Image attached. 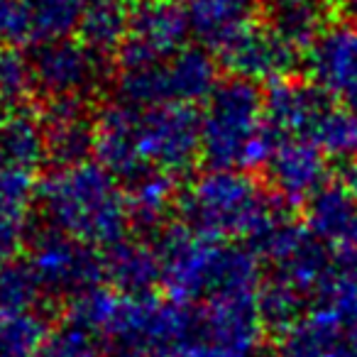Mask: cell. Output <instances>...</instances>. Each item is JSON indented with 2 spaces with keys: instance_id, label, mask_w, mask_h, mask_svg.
Here are the masks:
<instances>
[{
  "instance_id": "cb8c5ba5",
  "label": "cell",
  "mask_w": 357,
  "mask_h": 357,
  "mask_svg": "<svg viewBox=\"0 0 357 357\" xmlns=\"http://www.w3.org/2000/svg\"><path fill=\"white\" fill-rule=\"evenodd\" d=\"M311 142L333 162L347 164L357 159V110L331 103V108L318 120Z\"/></svg>"
},
{
  "instance_id": "603a6c76",
  "label": "cell",
  "mask_w": 357,
  "mask_h": 357,
  "mask_svg": "<svg viewBox=\"0 0 357 357\" xmlns=\"http://www.w3.org/2000/svg\"><path fill=\"white\" fill-rule=\"evenodd\" d=\"M130 25V10L123 6V0H105L98 6L84 10L79 22V40L89 45L100 56L105 52H118L125 42Z\"/></svg>"
},
{
  "instance_id": "e575fe53",
  "label": "cell",
  "mask_w": 357,
  "mask_h": 357,
  "mask_svg": "<svg viewBox=\"0 0 357 357\" xmlns=\"http://www.w3.org/2000/svg\"><path fill=\"white\" fill-rule=\"evenodd\" d=\"M120 357H169L167 352H154V350H128Z\"/></svg>"
},
{
  "instance_id": "1f68e13d",
  "label": "cell",
  "mask_w": 357,
  "mask_h": 357,
  "mask_svg": "<svg viewBox=\"0 0 357 357\" xmlns=\"http://www.w3.org/2000/svg\"><path fill=\"white\" fill-rule=\"evenodd\" d=\"M340 181L347 186V189L352 191V194L357 196V159H352V162L342 164V169H340Z\"/></svg>"
},
{
  "instance_id": "d590c367",
  "label": "cell",
  "mask_w": 357,
  "mask_h": 357,
  "mask_svg": "<svg viewBox=\"0 0 357 357\" xmlns=\"http://www.w3.org/2000/svg\"><path fill=\"white\" fill-rule=\"evenodd\" d=\"M76 3H79V6L86 10V8H91V6H98V3H105V0H76Z\"/></svg>"
},
{
  "instance_id": "30bf717a",
  "label": "cell",
  "mask_w": 357,
  "mask_h": 357,
  "mask_svg": "<svg viewBox=\"0 0 357 357\" xmlns=\"http://www.w3.org/2000/svg\"><path fill=\"white\" fill-rule=\"evenodd\" d=\"M189 37L191 27L184 6L176 0H142L130 10L128 35L115 52L118 64L123 71H135L167 61L189 47Z\"/></svg>"
},
{
  "instance_id": "2e32d148",
  "label": "cell",
  "mask_w": 357,
  "mask_h": 357,
  "mask_svg": "<svg viewBox=\"0 0 357 357\" xmlns=\"http://www.w3.org/2000/svg\"><path fill=\"white\" fill-rule=\"evenodd\" d=\"M331 103L333 100L308 79H282L269 84L264 93V123L274 139H311L318 120L331 108Z\"/></svg>"
},
{
  "instance_id": "d6a6232c",
  "label": "cell",
  "mask_w": 357,
  "mask_h": 357,
  "mask_svg": "<svg viewBox=\"0 0 357 357\" xmlns=\"http://www.w3.org/2000/svg\"><path fill=\"white\" fill-rule=\"evenodd\" d=\"M296 3L313 13H321V15H328L331 6H335V0H296Z\"/></svg>"
},
{
  "instance_id": "ffe728a7",
  "label": "cell",
  "mask_w": 357,
  "mask_h": 357,
  "mask_svg": "<svg viewBox=\"0 0 357 357\" xmlns=\"http://www.w3.org/2000/svg\"><path fill=\"white\" fill-rule=\"evenodd\" d=\"M105 282L120 294H152L162 284V262H159L157 245L144 240H128L113 245L103 255Z\"/></svg>"
},
{
  "instance_id": "d6986e66",
  "label": "cell",
  "mask_w": 357,
  "mask_h": 357,
  "mask_svg": "<svg viewBox=\"0 0 357 357\" xmlns=\"http://www.w3.org/2000/svg\"><path fill=\"white\" fill-rule=\"evenodd\" d=\"M262 0H186L191 35L208 50L220 52L228 42L257 22Z\"/></svg>"
},
{
  "instance_id": "ac0fdd59",
  "label": "cell",
  "mask_w": 357,
  "mask_h": 357,
  "mask_svg": "<svg viewBox=\"0 0 357 357\" xmlns=\"http://www.w3.org/2000/svg\"><path fill=\"white\" fill-rule=\"evenodd\" d=\"M47 132V157L56 167L86 162L93 154V120L86 113L84 98H56L42 115Z\"/></svg>"
},
{
  "instance_id": "9c48e42d",
  "label": "cell",
  "mask_w": 357,
  "mask_h": 357,
  "mask_svg": "<svg viewBox=\"0 0 357 357\" xmlns=\"http://www.w3.org/2000/svg\"><path fill=\"white\" fill-rule=\"evenodd\" d=\"M139 144L149 172L181 176L201 157V113L194 105L139 110Z\"/></svg>"
},
{
  "instance_id": "f546056e",
  "label": "cell",
  "mask_w": 357,
  "mask_h": 357,
  "mask_svg": "<svg viewBox=\"0 0 357 357\" xmlns=\"http://www.w3.org/2000/svg\"><path fill=\"white\" fill-rule=\"evenodd\" d=\"M35 40L27 0H0V47H17Z\"/></svg>"
},
{
  "instance_id": "5bb4252c",
  "label": "cell",
  "mask_w": 357,
  "mask_h": 357,
  "mask_svg": "<svg viewBox=\"0 0 357 357\" xmlns=\"http://www.w3.org/2000/svg\"><path fill=\"white\" fill-rule=\"evenodd\" d=\"M267 181L284 204H306L328 184V157L306 137L274 139L267 164Z\"/></svg>"
},
{
  "instance_id": "ba28073f",
  "label": "cell",
  "mask_w": 357,
  "mask_h": 357,
  "mask_svg": "<svg viewBox=\"0 0 357 357\" xmlns=\"http://www.w3.org/2000/svg\"><path fill=\"white\" fill-rule=\"evenodd\" d=\"M25 262L42 291L52 296L76 298L105 282L103 255L54 228L30 238Z\"/></svg>"
},
{
  "instance_id": "484cf974",
  "label": "cell",
  "mask_w": 357,
  "mask_h": 357,
  "mask_svg": "<svg viewBox=\"0 0 357 357\" xmlns=\"http://www.w3.org/2000/svg\"><path fill=\"white\" fill-rule=\"evenodd\" d=\"M32 20V37L40 42L66 40L79 30L84 8L76 0H27Z\"/></svg>"
},
{
  "instance_id": "8fae6325",
  "label": "cell",
  "mask_w": 357,
  "mask_h": 357,
  "mask_svg": "<svg viewBox=\"0 0 357 357\" xmlns=\"http://www.w3.org/2000/svg\"><path fill=\"white\" fill-rule=\"evenodd\" d=\"M308 81L333 103L357 110V22H326L316 40L303 52Z\"/></svg>"
},
{
  "instance_id": "7a4b0ae2",
  "label": "cell",
  "mask_w": 357,
  "mask_h": 357,
  "mask_svg": "<svg viewBox=\"0 0 357 357\" xmlns=\"http://www.w3.org/2000/svg\"><path fill=\"white\" fill-rule=\"evenodd\" d=\"M37 204L52 228L96 250L123 243L132 225L120 181L89 159L52 169L37 186Z\"/></svg>"
},
{
  "instance_id": "83f0119b",
  "label": "cell",
  "mask_w": 357,
  "mask_h": 357,
  "mask_svg": "<svg viewBox=\"0 0 357 357\" xmlns=\"http://www.w3.org/2000/svg\"><path fill=\"white\" fill-rule=\"evenodd\" d=\"M35 89L32 61L17 47H0V105L22 108Z\"/></svg>"
},
{
  "instance_id": "e0dca14e",
  "label": "cell",
  "mask_w": 357,
  "mask_h": 357,
  "mask_svg": "<svg viewBox=\"0 0 357 357\" xmlns=\"http://www.w3.org/2000/svg\"><path fill=\"white\" fill-rule=\"evenodd\" d=\"M308 230L333 252L357 248V196L337 181H328L306 201Z\"/></svg>"
},
{
  "instance_id": "44dd1931",
  "label": "cell",
  "mask_w": 357,
  "mask_h": 357,
  "mask_svg": "<svg viewBox=\"0 0 357 357\" xmlns=\"http://www.w3.org/2000/svg\"><path fill=\"white\" fill-rule=\"evenodd\" d=\"M125 194H128L130 223L144 233L162 228L172 208L178 204L174 176L159 172H147L130 181Z\"/></svg>"
},
{
  "instance_id": "277c9868",
  "label": "cell",
  "mask_w": 357,
  "mask_h": 357,
  "mask_svg": "<svg viewBox=\"0 0 357 357\" xmlns=\"http://www.w3.org/2000/svg\"><path fill=\"white\" fill-rule=\"evenodd\" d=\"M178 206L186 225L230 243L245 240L248 248L291 213V206L235 169H211L184 191Z\"/></svg>"
},
{
  "instance_id": "7c38bea8",
  "label": "cell",
  "mask_w": 357,
  "mask_h": 357,
  "mask_svg": "<svg viewBox=\"0 0 357 357\" xmlns=\"http://www.w3.org/2000/svg\"><path fill=\"white\" fill-rule=\"evenodd\" d=\"M35 89L50 100L86 98L103 79V56L81 40L42 42L30 56Z\"/></svg>"
},
{
  "instance_id": "5b68a950",
  "label": "cell",
  "mask_w": 357,
  "mask_h": 357,
  "mask_svg": "<svg viewBox=\"0 0 357 357\" xmlns=\"http://www.w3.org/2000/svg\"><path fill=\"white\" fill-rule=\"evenodd\" d=\"M274 137L264 123V93L245 79L218 81L201 110V152L211 169L264 167Z\"/></svg>"
},
{
  "instance_id": "836d02e7",
  "label": "cell",
  "mask_w": 357,
  "mask_h": 357,
  "mask_svg": "<svg viewBox=\"0 0 357 357\" xmlns=\"http://www.w3.org/2000/svg\"><path fill=\"white\" fill-rule=\"evenodd\" d=\"M335 6L340 8L342 17L357 22V0H335Z\"/></svg>"
},
{
  "instance_id": "f1b7e54d",
  "label": "cell",
  "mask_w": 357,
  "mask_h": 357,
  "mask_svg": "<svg viewBox=\"0 0 357 357\" xmlns=\"http://www.w3.org/2000/svg\"><path fill=\"white\" fill-rule=\"evenodd\" d=\"M37 357H103V352L98 337L66 323L64 328L47 335Z\"/></svg>"
},
{
  "instance_id": "4fadbf2b",
  "label": "cell",
  "mask_w": 357,
  "mask_h": 357,
  "mask_svg": "<svg viewBox=\"0 0 357 357\" xmlns=\"http://www.w3.org/2000/svg\"><path fill=\"white\" fill-rule=\"evenodd\" d=\"M218 56L235 79L252 84H277L282 79H291L301 52L279 37L267 22H255L243 35L228 42Z\"/></svg>"
},
{
  "instance_id": "8992f818",
  "label": "cell",
  "mask_w": 357,
  "mask_h": 357,
  "mask_svg": "<svg viewBox=\"0 0 357 357\" xmlns=\"http://www.w3.org/2000/svg\"><path fill=\"white\" fill-rule=\"evenodd\" d=\"M262 333L257 294L215 296L194 306L189 333L174 357H257Z\"/></svg>"
},
{
  "instance_id": "52a82bcc",
  "label": "cell",
  "mask_w": 357,
  "mask_h": 357,
  "mask_svg": "<svg viewBox=\"0 0 357 357\" xmlns=\"http://www.w3.org/2000/svg\"><path fill=\"white\" fill-rule=\"evenodd\" d=\"M218 86V66L208 52L186 47L172 59L144 69L123 71L118 79V96L132 108L204 103Z\"/></svg>"
},
{
  "instance_id": "7402d4cb",
  "label": "cell",
  "mask_w": 357,
  "mask_h": 357,
  "mask_svg": "<svg viewBox=\"0 0 357 357\" xmlns=\"http://www.w3.org/2000/svg\"><path fill=\"white\" fill-rule=\"evenodd\" d=\"M259 316L264 321V328H272L277 333H289L313 306V298L296 289L294 284L269 274L262 282L257 294Z\"/></svg>"
},
{
  "instance_id": "6da1fadb",
  "label": "cell",
  "mask_w": 357,
  "mask_h": 357,
  "mask_svg": "<svg viewBox=\"0 0 357 357\" xmlns=\"http://www.w3.org/2000/svg\"><path fill=\"white\" fill-rule=\"evenodd\" d=\"M162 287L169 298L199 306L215 296L259 294L262 259L252 248L206 235L191 225H172L157 243Z\"/></svg>"
},
{
  "instance_id": "4316f807",
  "label": "cell",
  "mask_w": 357,
  "mask_h": 357,
  "mask_svg": "<svg viewBox=\"0 0 357 357\" xmlns=\"http://www.w3.org/2000/svg\"><path fill=\"white\" fill-rule=\"evenodd\" d=\"M42 287L37 284L27 262L0 264V311L3 313H32L40 303Z\"/></svg>"
},
{
  "instance_id": "9a60e30c",
  "label": "cell",
  "mask_w": 357,
  "mask_h": 357,
  "mask_svg": "<svg viewBox=\"0 0 357 357\" xmlns=\"http://www.w3.org/2000/svg\"><path fill=\"white\" fill-rule=\"evenodd\" d=\"M93 157L118 181H135L147 174V164L139 144V108L108 103L93 118Z\"/></svg>"
},
{
  "instance_id": "4dcf8cb0",
  "label": "cell",
  "mask_w": 357,
  "mask_h": 357,
  "mask_svg": "<svg viewBox=\"0 0 357 357\" xmlns=\"http://www.w3.org/2000/svg\"><path fill=\"white\" fill-rule=\"evenodd\" d=\"M328 357H357V331H347Z\"/></svg>"
},
{
  "instance_id": "d4e9b609",
  "label": "cell",
  "mask_w": 357,
  "mask_h": 357,
  "mask_svg": "<svg viewBox=\"0 0 357 357\" xmlns=\"http://www.w3.org/2000/svg\"><path fill=\"white\" fill-rule=\"evenodd\" d=\"M50 331L42 316L0 311V357H37Z\"/></svg>"
},
{
  "instance_id": "3957f363",
  "label": "cell",
  "mask_w": 357,
  "mask_h": 357,
  "mask_svg": "<svg viewBox=\"0 0 357 357\" xmlns=\"http://www.w3.org/2000/svg\"><path fill=\"white\" fill-rule=\"evenodd\" d=\"M194 306L152 294H120L115 289L96 287L71 298V326L128 350L176 352L191 326Z\"/></svg>"
}]
</instances>
